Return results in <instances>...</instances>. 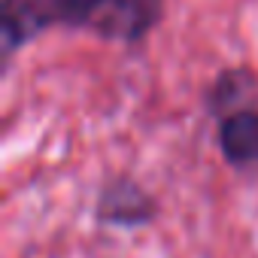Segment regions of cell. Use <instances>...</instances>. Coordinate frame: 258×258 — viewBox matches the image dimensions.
Returning a JSON list of instances; mask_svg holds the SVG:
<instances>
[{
    "label": "cell",
    "instance_id": "6da1fadb",
    "mask_svg": "<svg viewBox=\"0 0 258 258\" xmlns=\"http://www.w3.org/2000/svg\"><path fill=\"white\" fill-rule=\"evenodd\" d=\"M52 22H70L109 40L143 37L158 13L161 0H49Z\"/></svg>",
    "mask_w": 258,
    "mask_h": 258
},
{
    "label": "cell",
    "instance_id": "7a4b0ae2",
    "mask_svg": "<svg viewBox=\"0 0 258 258\" xmlns=\"http://www.w3.org/2000/svg\"><path fill=\"white\" fill-rule=\"evenodd\" d=\"M222 152L240 167L258 164V112H237L222 124Z\"/></svg>",
    "mask_w": 258,
    "mask_h": 258
}]
</instances>
